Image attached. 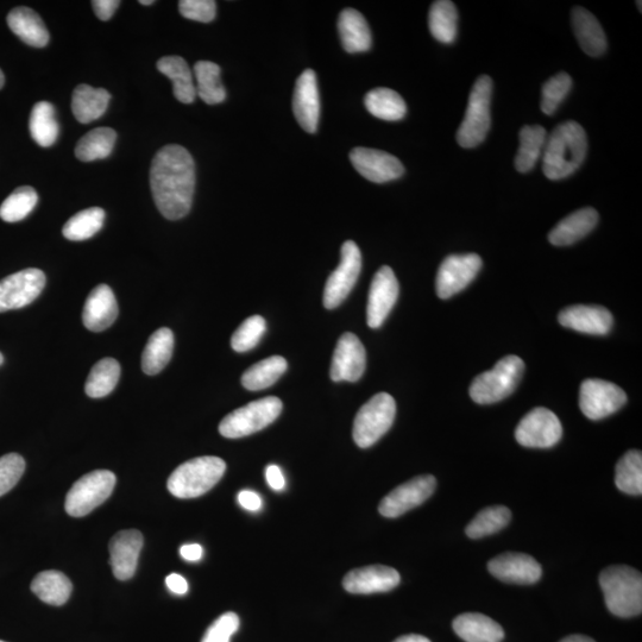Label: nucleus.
<instances>
[{
	"label": "nucleus",
	"instance_id": "nucleus-1",
	"mask_svg": "<svg viewBox=\"0 0 642 642\" xmlns=\"http://www.w3.org/2000/svg\"><path fill=\"white\" fill-rule=\"evenodd\" d=\"M151 192L157 209L169 220L191 211L195 191V163L184 147H163L151 162Z\"/></svg>",
	"mask_w": 642,
	"mask_h": 642
},
{
	"label": "nucleus",
	"instance_id": "nucleus-2",
	"mask_svg": "<svg viewBox=\"0 0 642 642\" xmlns=\"http://www.w3.org/2000/svg\"><path fill=\"white\" fill-rule=\"evenodd\" d=\"M588 138L576 122L557 125L546 138L543 171L547 179L557 181L578 171L587 157Z\"/></svg>",
	"mask_w": 642,
	"mask_h": 642
},
{
	"label": "nucleus",
	"instance_id": "nucleus-3",
	"mask_svg": "<svg viewBox=\"0 0 642 642\" xmlns=\"http://www.w3.org/2000/svg\"><path fill=\"white\" fill-rule=\"evenodd\" d=\"M600 585L609 612L619 618H633L642 612V577L626 565L610 566L600 575Z\"/></svg>",
	"mask_w": 642,
	"mask_h": 642
},
{
	"label": "nucleus",
	"instance_id": "nucleus-4",
	"mask_svg": "<svg viewBox=\"0 0 642 642\" xmlns=\"http://www.w3.org/2000/svg\"><path fill=\"white\" fill-rule=\"evenodd\" d=\"M225 471L226 464L222 458H194L174 470L167 487L169 492L179 499H194L210 492L222 480Z\"/></svg>",
	"mask_w": 642,
	"mask_h": 642
},
{
	"label": "nucleus",
	"instance_id": "nucleus-5",
	"mask_svg": "<svg viewBox=\"0 0 642 642\" xmlns=\"http://www.w3.org/2000/svg\"><path fill=\"white\" fill-rule=\"evenodd\" d=\"M525 363L518 356H506L492 370L471 383L470 396L478 405H492L508 398L524 375Z\"/></svg>",
	"mask_w": 642,
	"mask_h": 642
},
{
	"label": "nucleus",
	"instance_id": "nucleus-6",
	"mask_svg": "<svg viewBox=\"0 0 642 642\" xmlns=\"http://www.w3.org/2000/svg\"><path fill=\"white\" fill-rule=\"evenodd\" d=\"M492 94L493 80L488 75H482L472 86L467 112L457 132L459 146L467 149L476 148L486 140L492 125Z\"/></svg>",
	"mask_w": 642,
	"mask_h": 642
},
{
	"label": "nucleus",
	"instance_id": "nucleus-7",
	"mask_svg": "<svg viewBox=\"0 0 642 642\" xmlns=\"http://www.w3.org/2000/svg\"><path fill=\"white\" fill-rule=\"evenodd\" d=\"M281 412L282 401L268 396L226 415L219 425V432L229 439L248 437L274 423Z\"/></svg>",
	"mask_w": 642,
	"mask_h": 642
},
{
	"label": "nucleus",
	"instance_id": "nucleus-8",
	"mask_svg": "<svg viewBox=\"0 0 642 642\" xmlns=\"http://www.w3.org/2000/svg\"><path fill=\"white\" fill-rule=\"evenodd\" d=\"M396 404L392 395L376 394L358 411L354 440L362 449L370 448L385 436L394 423Z\"/></svg>",
	"mask_w": 642,
	"mask_h": 642
},
{
	"label": "nucleus",
	"instance_id": "nucleus-9",
	"mask_svg": "<svg viewBox=\"0 0 642 642\" xmlns=\"http://www.w3.org/2000/svg\"><path fill=\"white\" fill-rule=\"evenodd\" d=\"M116 486V476L111 471L90 472L74 483L69 490L65 508L73 518H81L94 511L109 499Z\"/></svg>",
	"mask_w": 642,
	"mask_h": 642
},
{
	"label": "nucleus",
	"instance_id": "nucleus-10",
	"mask_svg": "<svg viewBox=\"0 0 642 642\" xmlns=\"http://www.w3.org/2000/svg\"><path fill=\"white\" fill-rule=\"evenodd\" d=\"M562 436V423L555 413L544 407L534 408L526 414L515 431L518 443L532 449H550Z\"/></svg>",
	"mask_w": 642,
	"mask_h": 642
},
{
	"label": "nucleus",
	"instance_id": "nucleus-11",
	"mask_svg": "<svg viewBox=\"0 0 642 642\" xmlns=\"http://www.w3.org/2000/svg\"><path fill=\"white\" fill-rule=\"evenodd\" d=\"M341 254V263L326 282L324 306L327 310H333L341 305L360 278L362 254L357 244L352 241L345 242Z\"/></svg>",
	"mask_w": 642,
	"mask_h": 642
},
{
	"label": "nucleus",
	"instance_id": "nucleus-12",
	"mask_svg": "<svg viewBox=\"0 0 642 642\" xmlns=\"http://www.w3.org/2000/svg\"><path fill=\"white\" fill-rule=\"evenodd\" d=\"M627 395L612 382L599 379L585 380L579 392V407L590 420H601L626 405Z\"/></svg>",
	"mask_w": 642,
	"mask_h": 642
},
{
	"label": "nucleus",
	"instance_id": "nucleus-13",
	"mask_svg": "<svg viewBox=\"0 0 642 642\" xmlns=\"http://www.w3.org/2000/svg\"><path fill=\"white\" fill-rule=\"evenodd\" d=\"M482 258L476 254L451 255L438 269L436 289L440 299H450L475 280L482 268Z\"/></svg>",
	"mask_w": 642,
	"mask_h": 642
},
{
	"label": "nucleus",
	"instance_id": "nucleus-14",
	"mask_svg": "<svg viewBox=\"0 0 642 642\" xmlns=\"http://www.w3.org/2000/svg\"><path fill=\"white\" fill-rule=\"evenodd\" d=\"M46 275L40 269H24L0 281V313L18 310L40 297Z\"/></svg>",
	"mask_w": 642,
	"mask_h": 642
},
{
	"label": "nucleus",
	"instance_id": "nucleus-15",
	"mask_svg": "<svg viewBox=\"0 0 642 642\" xmlns=\"http://www.w3.org/2000/svg\"><path fill=\"white\" fill-rule=\"evenodd\" d=\"M436 487L437 480L432 475L415 477L390 492L381 501L379 512L385 518H399L415 507L423 505L430 499Z\"/></svg>",
	"mask_w": 642,
	"mask_h": 642
},
{
	"label": "nucleus",
	"instance_id": "nucleus-16",
	"mask_svg": "<svg viewBox=\"0 0 642 642\" xmlns=\"http://www.w3.org/2000/svg\"><path fill=\"white\" fill-rule=\"evenodd\" d=\"M398 298L399 282L393 269L382 267L375 274L369 291L367 323L371 329H379L385 323Z\"/></svg>",
	"mask_w": 642,
	"mask_h": 642
},
{
	"label": "nucleus",
	"instance_id": "nucleus-17",
	"mask_svg": "<svg viewBox=\"0 0 642 642\" xmlns=\"http://www.w3.org/2000/svg\"><path fill=\"white\" fill-rule=\"evenodd\" d=\"M350 161L358 173L375 184L399 179L405 173L404 165L398 157L382 150L355 148L350 153Z\"/></svg>",
	"mask_w": 642,
	"mask_h": 642
},
{
	"label": "nucleus",
	"instance_id": "nucleus-18",
	"mask_svg": "<svg viewBox=\"0 0 642 642\" xmlns=\"http://www.w3.org/2000/svg\"><path fill=\"white\" fill-rule=\"evenodd\" d=\"M367 367L364 345L354 333H344L339 338L331 363V379L335 382H356Z\"/></svg>",
	"mask_w": 642,
	"mask_h": 642
},
{
	"label": "nucleus",
	"instance_id": "nucleus-19",
	"mask_svg": "<svg viewBox=\"0 0 642 642\" xmlns=\"http://www.w3.org/2000/svg\"><path fill=\"white\" fill-rule=\"evenodd\" d=\"M293 111L300 127L308 134H314L318 130L320 96L317 75L312 69H306L295 84Z\"/></svg>",
	"mask_w": 642,
	"mask_h": 642
},
{
	"label": "nucleus",
	"instance_id": "nucleus-20",
	"mask_svg": "<svg viewBox=\"0 0 642 642\" xmlns=\"http://www.w3.org/2000/svg\"><path fill=\"white\" fill-rule=\"evenodd\" d=\"M490 574L502 582L512 584L537 583L543 575V569L533 557L525 553L508 552L490 560Z\"/></svg>",
	"mask_w": 642,
	"mask_h": 642
},
{
	"label": "nucleus",
	"instance_id": "nucleus-21",
	"mask_svg": "<svg viewBox=\"0 0 642 642\" xmlns=\"http://www.w3.org/2000/svg\"><path fill=\"white\" fill-rule=\"evenodd\" d=\"M398 571L389 566L371 565L355 569L344 577L343 587L350 594L387 593L400 584Z\"/></svg>",
	"mask_w": 642,
	"mask_h": 642
},
{
	"label": "nucleus",
	"instance_id": "nucleus-22",
	"mask_svg": "<svg viewBox=\"0 0 642 642\" xmlns=\"http://www.w3.org/2000/svg\"><path fill=\"white\" fill-rule=\"evenodd\" d=\"M143 541L142 533L136 530L118 532L111 539L110 563L113 575L119 581H128L135 576Z\"/></svg>",
	"mask_w": 642,
	"mask_h": 642
},
{
	"label": "nucleus",
	"instance_id": "nucleus-23",
	"mask_svg": "<svg viewBox=\"0 0 642 642\" xmlns=\"http://www.w3.org/2000/svg\"><path fill=\"white\" fill-rule=\"evenodd\" d=\"M559 324L568 329L603 336L612 330V313L602 306L577 305L565 308L559 313Z\"/></svg>",
	"mask_w": 642,
	"mask_h": 642
},
{
	"label": "nucleus",
	"instance_id": "nucleus-24",
	"mask_svg": "<svg viewBox=\"0 0 642 642\" xmlns=\"http://www.w3.org/2000/svg\"><path fill=\"white\" fill-rule=\"evenodd\" d=\"M118 317V305L112 289L99 285L88 295L83 312L86 329L100 332L115 323Z\"/></svg>",
	"mask_w": 642,
	"mask_h": 642
},
{
	"label": "nucleus",
	"instance_id": "nucleus-25",
	"mask_svg": "<svg viewBox=\"0 0 642 642\" xmlns=\"http://www.w3.org/2000/svg\"><path fill=\"white\" fill-rule=\"evenodd\" d=\"M597 223H599V213L591 207H585L569 214L558 223L550 232L549 241L556 247H568L589 235L596 228Z\"/></svg>",
	"mask_w": 642,
	"mask_h": 642
},
{
	"label": "nucleus",
	"instance_id": "nucleus-26",
	"mask_svg": "<svg viewBox=\"0 0 642 642\" xmlns=\"http://www.w3.org/2000/svg\"><path fill=\"white\" fill-rule=\"evenodd\" d=\"M571 18L577 41L579 46L584 50V53L593 56V58H599V56L606 53V34H604L601 24L596 20V17L588 10L577 6V8L572 10Z\"/></svg>",
	"mask_w": 642,
	"mask_h": 642
},
{
	"label": "nucleus",
	"instance_id": "nucleus-27",
	"mask_svg": "<svg viewBox=\"0 0 642 642\" xmlns=\"http://www.w3.org/2000/svg\"><path fill=\"white\" fill-rule=\"evenodd\" d=\"M453 631L465 642H501L505 638L499 623L478 613L457 616L453 621Z\"/></svg>",
	"mask_w": 642,
	"mask_h": 642
},
{
	"label": "nucleus",
	"instance_id": "nucleus-28",
	"mask_svg": "<svg viewBox=\"0 0 642 642\" xmlns=\"http://www.w3.org/2000/svg\"><path fill=\"white\" fill-rule=\"evenodd\" d=\"M339 37L348 53H364L371 48V31L365 18L354 9H345L339 15Z\"/></svg>",
	"mask_w": 642,
	"mask_h": 642
},
{
	"label": "nucleus",
	"instance_id": "nucleus-29",
	"mask_svg": "<svg viewBox=\"0 0 642 642\" xmlns=\"http://www.w3.org/2000/svg\"><path fill=\"white\" fill-rule=\"evenodd\" d=\"M110 99V93L104 88L79 85L73 92V115L83 124L96 121L106 112Z\"/></svg>",
	"mask_w": 642,
	"mask_h": 642
},
{
	"label": "nucleus",
	"instance_id": "nucleus-30",
	"mask_svg": "<svg viewBox=\"0 0 642 642\" xmlns=\"http://www.w3.org/2000/svg\"><path fill=\"white\" fill-rule=\"evenodd\" d=\"M12 33L31 47L43 48L49 42V33L41 17L29 8H16L8 16Z\"/></svg>",
	"mask_w": 642,
	"mask_h": 642
},
{
	"label": "nucleus",
	"instance_id": "nucleus-31",
	"mask_svg": "<svg viewBox=\"0 0 642 642\" xmlns=\"http://www.w3.org/2000/svg\"><path fill=\"white\" fill-rule=\"evenodd\" d=\"M157 69L172 80L174 96L180 103L192 104L197 98L193 73L180 56H166L157 62Z\"/></svg>",
	"mask_w": 642,
	"mask_h": 642
},
{
	"label": "nucleus",
	"instance_id": "nucleus-32",
	"mask_svg": "<svg viewBox=\"0 0 642 642\" xmlns=\"http://www.w3.org/2000/svg\"><path fill=\"white\" fill-rule=\"evenodd\" d=\"M174 350L172 330L162 327L151 335L142 355V369L150 376L161 373L171 361Z\"/></svg>",
	"mask_w": 642,
	"mask_h": 642
},
{
	"label": "nucleus",
	"instance_id": "nucleus-33",
	"mask_svg": "<svg viewBox=\"0 0 642 642\" xmlns=\"http://www.w3.org/2000/svg\"><path fill=\"white\" fill-rule=\"evenodd\" d=\"M72 583L62 572L43 571L31 583V591L50 606L59 607L65 604L72 594Z\"/></svg>",
	"mask_w": 642,
	"mask_h": 642
},
{
	"label": "nucleus",
	"instance_id": "nucleus-34",
	"mask_svg": "<svg viewBox=\"0 0 642 642\" xmlns=\"http://www.w3.org/2000/svg\"><path fill=\"white\" fill-rule=\"evenodd\" d=\"M519 138L520 147L515 157V168L520 173H528L543 155L547 132L540 125H526L520 130Z\"/></svg>",
	"mask_w": 642,
	"mask_h": 642
},
{
	"label": "nucleus",
	"instance_id": "nucleus-35",
	"mask_svg": "<svg viewBox=\"0 0 642 642\" xmlns=\"http://www.w3.org/2000/svg\"><path fill=\"white\" fill-rule=\"evenodd\" d=\"M364 104L371 115L382 121H400L407 113L404 98L390 88H375L370 91L364 98Z\"/></svg>",
	"mask_w": 642,
	"mask_h": 642
},
{
	"label": "nucleus",
	"instance_id": "nucleus-36",
	"mask_svg": "<svg viewBox=\"0 0 642 642\" xmlns=\"http://www.w3.org/2000/svg\"><path fill=\"white\" fill-rule=\"evenodd\" d=\"M195 90L206 104L217 105L226 98L225 87L220 79V67L211 61H199L194 66Z\"/></svg>",
	"mask_w": 642,
	"mask_h": 642
},
{
	"label": "nucleus",
	"instance_id": "nucleus-37",
	"mask_svg": "<svg viewBox=\"0 0 642 642\" xmlns=\"http://www.w3.org/2000/svg\"><path fill=\"white\" fill-rule=\"evenodd\" d=\"M428 27L434 39L450 44L456 40L458 33V12L450 0H438L431 6L428 15Z\"/></svg>",
	"mask_w": 642,
	"mask_h": 642
},
{
	"label": "nucleus",
	"instance_id": "nucleus-38",
	"mask_svg": "<svg viewBox=\"0 0 642 642\" xmlns=\"http://www.w3.org/2000/svg\"><path fill=\"white\" fill-rule=\"evenodd\" d=\"M287 368V361L281 356L266 358L245 371L242 376V385L253 392L269 388L278 382Z\"/></svg>",
	"mask_w": 642,
	"mask_h": 642
},
{
	"label": "nucleus",
	"instance_id": "nucleus-39",
	"mask_svg": "<svg viewBox=\"0 0 642 642\" xmlns=\"http://www.w3.org/2000/svg\"><path fill=\"white\" fill-rule=\"evenodd\" d=\"M30 132L34 141L43 148L52 147L58 140L59 123L52 104L40 102L34 106L30 116Z\"/></svg>",
	"mask_w": 642,
	"mask_h": 642
},
{
	"label": "nucleus",
	"instance_id": "nucleus-40",
	"mask_svg": "<svg viewBox=\"0 0 642 642\" xmlns=\"http://www.w3.org/2000/svg\"><path fill=\"white\" fill-rule=\"evenodd\" d=\"M116 140L115 130L110 128L94 129L81 138L75 148V155L84 162L106 159L112 153Z\"/></svg>",
	"mask_w": 642,
	"mask_h": 642
},
{
	"label": "nucleus",
	"instance_id": "nucleus-41",
	"mask_svg": "<svg viewBox=\"0 0 642 642\" xmlns=\"http://www.w3.org/2000/svg\"><path fill=\"white\" fill-rule=\"evenodd\" d=\"M121 376V365L113 358H104L91 370L86 381V394L93 399L105 398L113 392Z\"/></svg>",
	"mask_w": 642,
	"mask_h": 642
},
{
	"label": "nucleus",
	"instance_id": "nucleus-42",
	"mask_svg": "<svg viewBox=\"0 0 642 642\" xmlns=\"http://www.w3.org/2000/svg\"><path fill=\"white\" fill-rule=\"evenodd\" d=\"M615 484L622 493L642 494V455L640 451H628L616 464Z\"/></svg>",
	"mask_w": 642,
	"mask_h": 642
},
{
	"label": "nucleus",
	"instance_id": "nucleus-43",
	"mask_svg": "<svg viewBox=\"0 0 642 642\" xmlns=\"http://www.w3.org/2000/svg\"><path fill=\"white\" fill-rule=\"evenodd\" d=\"M105 211L100 207H91L81 211L68 220L62 234L69 241L80 242L93 237L103 228Z\"/></svg>",
	"mask_w": 642,
	"mask_h": 642
},
{
	"label": "nucleus",
	"instance_id": "nucleus-44",
	"mask_svg": "<svg viewBox=\"0 0 642 642\" xmlns=\"http://www.w3.org/2000/svg\"><path fill=\"white\" fill-rule=\"evenodd\" d=\"M512 519V513L507 507L494 506L483 509L476 515L467 527L468 537L481 539L500 532Z\"/></svg>",
	"mask_w": 642,
	"mask_h": 642
},
{
	"label": "nucleus",
	"instance_id": "nucleus-45",
	"mask_svg": "<svg viewBox=\"0 0 642 642\" xmlns=\"http://www.w3.org/2000/svg\"><path fill=\"white\" fill-rule=\"evenodd\" d=\"M39 195L33 187L22 186L11 193L0 206V218L6 223L21 222L35 209Z\"/></svg>",
	"mask_w": 642,
	"mask_h": 642
},
{
	"label": "nucleus",
	"instance_id": "nucleus-46",
	"mask_svg": "<svg viewBox=\"0 0 642 642\" xmlns=\"http://www.w3.org/2000/svg\"><path fill=\"white\" fill-rule=\"evenodd\" d=\"M572 87V79L568 73H558L546 81L541 91V111L552 116L564 102Z\"/></svg>",
	"mask_w": 642,
	"mask_h": 642
},
{
	"label": "nucleus",
	"instance_id": "nucleus-47",
	"mask_svg": "<svg viewBox=\"0 0 642 642\" xmlns=\"http://www.w3.org/2000/svg\"><path fill=\"white\" fill-rule=\"evenodd\" d=\"M266 332V320L261 316L245 319L231 338V346L237 352L254 349Z\"/></svg>",
	"mask_w": 642,
	"mask_h": 642
},
{
	"label": "nucleus",
	"instance_id": "nucleus-48",
	"mask_svg": "<svg viewBox=\"0 0 642 642\" xmlns=\"http://www.w3.org/2000/svg\"><path fill=\"white\" fill-rule=\"evenodd\" d=\"M24 470V459L17 453L0 457V496L8 494L20 482Z\"/></svg>",
	"mask_w": 642,
	"mask_h": 642
},
{
	"label": "nucleus",
	"instance_id": "nucleus-49",
	"mask_svg": "<svg viewBox=\"0 0 642 642\" xmlns=\"http://www.w3.org/2000/svg\"><path fill=\"white\" fill-rule=\"evenodd\" d=\"M179 10L187 20L210 23L216 18L217 4L213 0H181Z\"/></svg>",
	"mask_w": 642,
	"mask_h": 642
},
{
	"label": "nucleus",
	"instance_id": "nucleus-50",
	"mask_svg": "<svg viewBox=\"0 0 642 642\" xmlns=\"http://www.w3.org/2000/svg\"><path fill=\"white\" fill-rule=\"evenodd\" d=\"M239 628V618L235 613H225L207 629L201 642H230Z\"/></svg>",
	"mask_w": 642,
	"mask_h": 642
},
{
	"label": "nucleus",
	"instance_id": "nucleus-51",
	"mask_svg": "<svg viewBox=\"0 0 642 642\" xmlns=\"http://www.w3.org/2000/svg\"><path fill=\"white\" fill-rule=\"evenodd\" d=\"M119 5H121V2H118V0H94L92 2L94 12H96L99 20L102 21H109Z\"/></svg>",
	"mask_w": 642,
	"mask_h": 642
},
{
	"label": "nucleus",
	"instance_id": "nucleus-52",
	"mask_svg": "<svg viewBox=\"0 0 642 642\" xmlns=\"http://www.w3.org/2000/svg\"><path fill=\"white\" fill-rule=\"evenodd\" d=\"M238 503L249 512H258L262 508V499L260 495L251 490H243L238 494Z\"/></svg>",
	"mask_w": 642,
	"mask_h": 642
},
{
	"label": "nucleus",
	"instance_id": "nucleus-53",
	"mask_svg": "<svg viewBox=\"0 0 642 642\" xmlns=\"http://www.w3.org/2000/svg\"><path fill=\"white\" fill-rule=\"evenodd\" d=\"M266 478L269 487L276 490V492H281V490L285 489V476H283V472L278 467V465H269V467L266 469Z\"/></svg>",
	"mask_w": 642,
	"mask_h": 642
},
{
	"label": "nucleus",
	"instance_id": "nucleus-54",
	"mask_svg": "<svg viewBox=\"0 0 642 642\" xmlns=\"http://www.w3.org/2000/svg\"><path fill=\"white\" fill-rule=\"evenodd\" d=\"M166 584L169 590L176 595H185L188 591V583L184 577L178 574L169 575L166 578Z\"/></svg>",
	"mask_w": 642,
	"mask_h": 642
},
{
	"label": "nucleus",
	"instance_id": "nucleus-55",
	"mask_svg": "<svg viewBox=\"0 0 642 642\" xmlns=\"http://www.w3.org/2000/svg\"><path fill=\"white\" fill-rule=\"evenodd\" d=\"M180 555L187 562H198L203 558L204 550L199 544H187L181 547Z\"/></svg>",
	"mask_w": 642,
	"mask_h": 642
},
{
	"label": "nucleus",
	"instance_id": "nucleus-56",
	"mask_svg": "<svg viewBox=\"0 0 642 642\" xmlns=\"http://www.w3.org/2000/svg\"><path fill=\"white\" fill-rule=\"evenodd\" d=\"M394 642H431V641L423 637V635L409 634V635H404V637H400L396 639Z\"/></svg>",
	"mask_w": 642,
	"mask_h": 642
},
{
	"label": "nucleus",
	"instance_id": "nucleus-57",
	"mask_svg": "<svg viewBox=\"0 0 642 642\" xmlns=\"http://www.w3.org/2000/svg\"><path fill=\"white\" fill-rule=\"evenodd\" d=\"M560 642H596L595 640L585 637V635H570Z\"/></svg>",
	"mask_w": 642,
	"mask_h": 642
},
{
	"label": "nucleus",
	"instance_id": "nucleus-58",
	"mask_svg": "<svg viewBox=\"0 0 642 642\" xmlns=\"http://www.w3.org/2000/svg\"><path fill=\"white\" fill-rule=\"evenodd\" d=\"M4 83H5L4 74L2 72V69H0V88H3Z\"/></svg>",
	"mask_w": 642,
	"mask_h": 642
},
{
	"label": "nucleus",
	"instance_id": "nucleus-59",
	"mask_svg": "<svg viewBox=\"0 0 642 642\" xmlns=\"http://www.w3.org/2000/svg\"><path fill=\"white\" fill-rule=\"evenodd\" d=\"M140 4L142 5H151L154 4L153 0H140Z\"/></svg>",
	"mask_w": 642,
	"mask_h": 642
},
{
	"label": "nucleus",
	"instance_id": "nucleus-60",
	"mask_svg": "<svg viewBox=\"0 0 642 642\" xmlns=\"http://www.w3.org/2000/svg\"><path fill=\"white\" fill-rule=\"evenodd\" d=\"M4 362V357L2 355V352H0V365H2Z\"/></svg>",
	"mask_w": 642,
	"mask_h": 642
},
{
	"label": "nucleus",
	"instance_id": "nucleus-61",
	"mask_svg": "<svg viewBox=\"0 0 642 642\" xmlns=\"http://www.w3.org/2000/svg\"><path fill=\"white\" fill-rule=\"evenodd\" d=\"M0 642H4V641H0Z\"/></svg>",
	"mask_w": 642,
	"mask_h": 642
}]
</instances>
